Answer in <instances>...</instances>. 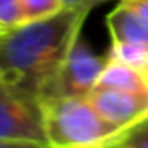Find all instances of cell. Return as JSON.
Returning a JSON list of instances; mask_svg holds the SVG:
<instances>
[{
    "label": "cell",
    "instance_id": "obj_9",
    "mask_svg": "<svg viewBox=\"0 0 148 148\" xmlns=\"http://www.w3.org/2000/svg\"><path fill=\"white\" fill-rule=\"evenodd\" d=\"M114 146L126 148V146H133V148H148V116L145 120H141L139 124L127 127L122 135L114 141Z\"/></svg>",
    "mask_w": 148,
    "mask_h": 148
},
{
    "label": "cell",
    "instance_id": "obj_5",
    "mask_svg": "<svg viewBox=\"0 0 148 148\" xmlns=\"http://www.w3.org/2000/svg\"><path fill=\"white\" fill-rule=\"evenodd\" d=\"M109 56H99L86 47L81 40L75 41L68 58L58 69L49 90L41 98L49 96H86L98 84L99 75L103 73Z\"/></svg>",
    "mask_w": 148,
    "mask_h": 148
},
{
    "label": "cell",
    "instance_id": "obj_12",
    "mask_svg": "<svg viewBox=\"0 0 148 148\" xmlns=\"http://www.w3.org/2000/svg\"><path fill=\"white\" fill-rule=\"evenodd\" d=\"M126 4H130L137 13H141L143 17L148 21V0H124Z\"/></svg>",
    "mask_w": 148,
    "mask_h": 148
},
{
    "label": "cell",
    "instance_id": "obj_11",
    "mask_svg": "<svg viewBox=\"0 0 148 148\" xmlns=\"http://www.w3.org/2000/svg\"><path fill=\"white\" fill-rule=\"evenodd\" d=\"M64 8H86V10H92L94 6H99L105 0H60Z\"/></svg>",
    "mask_w": 148,
    "mask_h": 148
},
{
    "label": "cell",
    "instance_id": "obj_4",
    "mask_svg": "<svg viewBox=\"0 0 148 148\" xmlns=\"http://www.w3.org/2000/svg\"><path fill=\"white\" fill-rule=\"evenodd\" d=\"M107 26L112 38L111 56L148 68V21L130 4H120L107 15Z\"/></svg>",
    "mask_w": 148,
    "mask_h": 148
},
{
    "label": "cell",
    "instance_id": "obj_7",
    "mask_svg": "<svg viewBox=\"0 0 148 148\" xmlns=\"http://www.w3.org/2000/svg\"><path fill=\"white\" fill-rule=\"evenodd\" d=\"M98 84L126 90H148V68L118 60L109 54V62L99 75Z\"/></svg>",
    "mask_w": 148,
    "mask_h": 148
},
{
    "label": "cell",
    "instance_id": "obj_2",
    "mask_svg": "<svg viewBox=\"0 0 148 148\" xmlns=\"http://www.w3.org/2000/svg\"><path fill=\"white\" fill-rule=\"evenodd\" d=\"M41 105L51 148L114 146L124 133L96 111L86 96H49L41 98Z\"/></svg>",
    "mask_w": 148,
    "mask_h": 148
},
{
    "label": "cell",
    "instance_id": "obj_6",
    "mask_svg": "<svg viewBox=\"0 0 148 148\" xmlns=\"http://www.w3.org/2000/svg\"><path fill=\"white\" fill-rule=\"evenodd\" d=\"M86 98L105 120L124 131L148 116V90H126L96 84Z\"/></svg>",
    "mask_w": 148,
    "mask_h": 148
},
{
    "label": "cell",
    "instance_id": "obj_8",
    "mask_svg": "<svg viewBox=\"0 0 148 148\" xmlns=\"http://www.w3.org/2000/svg\"><path fill=\"white\" fill-rule=\"evenodd\" d=\"M26 23L23 0H0V30L15 28Z\"/></svg>",
    "mask_w": 148,
    "mask_h": 148
},
{
    "label": "cell",
    "instance_id": "obj_1",
    "mask_svg": "<svg viewBox=\"0 0 148 148\" xmlns=\"http://www.w3.org/2000/svg\"><path fill=\"white\" fill-rule=\"evenodd\" d=\"M86 8H64L45 19L0 30V79L45 96L79 40Z\"/></svg>",
    "mask_w": 148,
    "mask_h": 148
},
{
    "label": "cell",
    "instance_id": "obj_3",
    "mask_svg": "<svg viewBox=\"0 0 148 148\" xmlns=\"http://www.w3.org/2000/svg\"><path fill=\"white\" fill-rule=\"evenodd\" d=\"M0 145L49 146L41 98L4 79H0Z\"/></svg>",
    "mask_w": 148,
    "mask_h": 148
},
{
    "label": "cell",
    "instance_id": "obj_10",
    "mask_svg": "<svg viewBox=\"0 0 148 148\" xmlns=\"http://www.w3.org/2000/svg\"><path fill=\"white\" fill-rule=\"evenodd\" d=\"M23 8L26 13V21L45 19L64 10L60 0H23Z\"/></svg>",
    "mask_w": 148,
    "mask_h": 148
}]
</instances>
